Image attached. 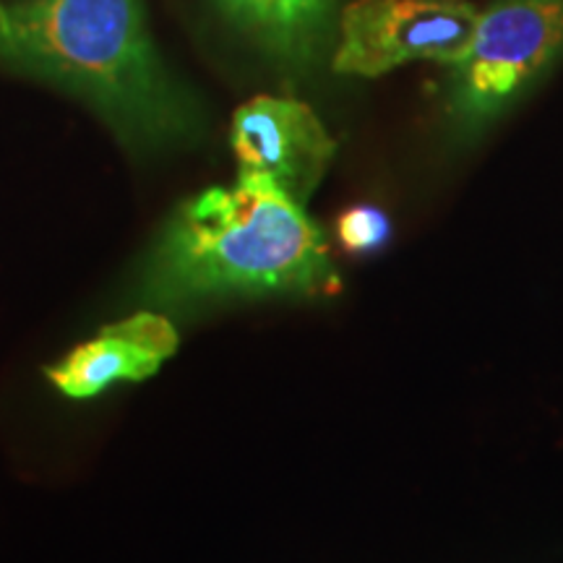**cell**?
Segmentation results:
<instances>
[{
  "label": "cell",
  "mask_w": 563,
  "mask_h": 563,
  "mask_svg": "<svg viewBox=\"0 0 563 563\" xmlns=\"http://www.w3.org/2000/svg\"><path fill=\"white\" fill-rule=\"evenodd\" d=\"M563 47V0H498L477 16L456 68V108L467 118L501 110Z\"/></svg>",
  "instance_id": "277c9868"
},
{
  "label": "cell",
  "mask_w": 563,
  "mask_h": 563,
  "mask_svg": "<svg viewBox=\"0 0 563 563\" xmlns=\"http://www.w3.org/2000/svg\"><path fill=\"white\" fill-rule=\"evenodd\" d=\"M232 21L282 58H306L319 37L329 0H220Z\"/></svg>",
  "instance_id": "52a82bcc"
},
{
  "label": "cell",
  "mask_w": 563,
  "mask_h": 563,
  "mask_svg": "<svg viewBox=\"0 0 563 563\" xmlns=\"http://www.w3.org/2000/svg\"><path fill=\"white\" fill-rule=\"evenodd\" d=\"M340 292L321 230L277 183L241 173L232 188L188 199L162 230L144 269V300L191 306L230 295Z\"/></svg>",
  "instance_id": "7a4b0ae2"
},
{
  "label": "cell",
  "mask_w": 563,
  "mask_h": 563,
  "mask_svg": "<svg viewBox=\"0 0 563 563\" xmlns=\"http://www.w3.org/2000/svg\"><path fill=\"white\" fill-rule=\"evenodd\" d=\"M0 66L81 97L129 146L188 139L199 110L173 79L141 0L0 3Z\"/></svg>",
  "instance_id": "6da1fadb"
},
{
  "label": "cell",
  "mask_w": 563,
  "mask_h": 563,
  "mask_svg": "<svg viewBox=\"0 0 563 563\" xmlns=\"http://www.w3.org/2000/svg\"><path fill=\"white\" fill-rule=\"evenodd\" d=\"M477 16L464 0H355L342 11L332 66L336 74L365 79L415 60L460 66Z\"/></svg>",
  "instance_id": "3957f363"
},
{
  "label": "cell",
  "mask_w": 563,
  "mask_h": 563,
  "mask_svg": "<svg viewBox=\"0 0 563 563\" xmlns=\"http://www.w3.org/2000/svg\"><path fill=\"white\" fill-rule=\"evenodd\" d=\"M336 235L350 253H373L389 241L391 224L382 209L352 207L336 222Z\"/></svg>",
  "instance_id": "ba28073f"
},
{
  "label": "cell",
  "mask_w": 563,
  "mask_h": 563,
  "mask_svg": "<svg viewBox=\"0 0 563 563\" xmlns=\"http://www.w3.org/2000/svg\"><path fill=\"white\" fill-rule=\"evenodd\" d=\"M178 350V332L165 316L141 311L104 327L95 340L47 368L53 386L74 399H89L121 382H144Z\"/></svg>",
  "instance_id": "8992f818"
},
{
  "label": "cell",
  "mask_w": 563,
  "mask_h": 563,
  "mask_svg": "<svg viewBox=\"0 0 563 563\" xmlns=\"http://www.w3.org/2000/svg\"><path fill=\"white\" fill-rule=\"evenodd\" d=\"M334 150L319 115L292 97H253L232 118L241 173L264 175L300 207L319 188Z\"/></svg>",
  "instance_id": "5b68a950"
}]
</instances>
